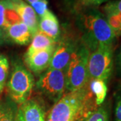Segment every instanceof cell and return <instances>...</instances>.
<instances>
[{
  "label": "cell",
  "instance_id": "6da1fadb",
  "mask_svg": "<svg viewBox=\"0 0 121 121\" xmlns=\"http://www.w3.org/2000/svg\"><path fill=\"white\" fill-rule=\"evenodd\" d=\"M94 95L89 82L82 89L69 91L55 103L48 113L46 121H75L85 118L94 110Z\"/></svg>",
  "mask_w": 121,
  "mask_h": 121
},
{
  "label": "cell",
  "instance_id": "7a4b0ae2",
  "mask_svg": "<svg viewBox=\"0 0 121 121\" xmlns=\"http://www.w3.org/2000/svg\"><path fill=\"white\" fill-rule=\"evenodd\" d=\"M77 22L90 50L99 45L112 46L117 37L104 13L95 8H82L77 16Z\"/></svg>",
  "mask_w": 121,
  "mask_h": 121
},
{
  "label": "cell",
  "instance_id": "3957f363",
  "mask_svg": "<svg viewBox=\"0 0 121 121\" xmlns=\"http://www.w3.org/2000/svg\"><path fill=\"white\" fill-rule=\"evenodd\" d=\"M90 50L85 44L76 48L65 71L66 90L73 91L82 89L90 81L87 62Z\"/></svg>",
  "mask_w": 121,
  "mask_h": 121
},
{
  "label": "cell",
  "instance_id": "277c9868",
  "mask_svg": "<svg viewBox=\"0 0 121 121\" xmlns=\"http://www.w3.org/2000/svg\"><path fill=\"white\" fill-rule=\"evenodd\" d=\"M34 87V78L20 60L13 63L11 74L7 83L8 95L17 105L30 99Z\"/></svg>",
  "mask_w": 121,
  "mask_h": 121
},
{
  "label": "cell",
  "instance_id": "5b68a950",
  "mask_svg": "<svg viewBox=\"0 0 121 121\" xmlns=\"http://www.w3.org/2000/svg\"><path fill=\"white\" fill-rule=\"evenodd\" d=\"M112 47L99 45L90 52L87 62L89 79H101L107 82L113 71Z\"/></svg>",
  "mask_w": 121,
  "mask_h": 121
},
{
  "label": "cell",
  "instance_id": "8992f818",
  "mask_svg": "<svg viewBox=\"0 0 121 121\" xmlns=\"http://www.w3.org/2000/svg\"><path fill=\"white\" fill-rule=\"evenodd\" d=\"M36 87L43 95L56 103L65 94V72L61 70L48 68L40 75L36 83Z\"/></svg>",
  "mask_w": 121,
  "mask_h": 121
},
{
  "label": "cell",
  "instance_id": "52a82bcc",
  "mask_svg": "<svg viewBox=\"0 0 121 121\" xmlns=\"http://www.w3.org/2000/svg\"><path fill=\"white\" fill-rule=\"evenodd\" d=\"M8 1L20 20L28 27L33 36L39 30V19L34 9L24 0H8Z\"/></svg>",
  "mask_w": 121,
  "mask_h": 121
},
{
  "label": "cell",
  "instance_id": "ba28073f",
  "mask_svg": "<svg viewBox=\"0 0 121 121\" xmlns=\"http://www.w3.org/2000/svg\"><path fill=\"white\" fill-rule=\"evenodd\" d=\"M76 48L73 43L68 41L56 44L48 68L65 72Z\"/></svg>",
  "mask_w": 121,
  "mask_h": 121
},
{
  "label": "cell",
  "instance_id": "9c48e42d",
  "mask_svg": "<svg viewBox=\"0 0 121 121\" xmlns=\"http://www.w3.org/2000/svg\"><path fill=\"white\" fill-rule=\"evenodd\" d=\"M55 47L34 52L28 56H24V62L27 67L35 74L43 73L48 68Z\"/></svg>",
  "mask_w": 121,
  "mask_h": 121
},
{
  "label": "cell",
  "instance_id": "30bf717a",
  "mask_svg": "<svg viewBox=\"0 0 121 121\" xmlns=\"http://www.w3.org/2000/svg\"><path fill=\"white\" fill-rule=\"evenodd\" d=\"M102 11L117 36H121V0H111L106 3Z\"/></svg>",
  "mask_w": 121,
  "mask_h": 121
},
{
  "label": "cell",
  "instance_id": "8fae6325",
  "mask_svg": "<svg viewBox=\"0 0 121 121\" xmlns=\"http://www.w3.org/2000/svg\"><path fill=\"white\" fill-rule=\"evenodd\" d=\"M7 39L19 45H27L30 43L32 35L28 27L22 22H16L10 25L5 31Z\"/></svg>",
  "mask_w": 121,
  "mask_h": 121
},
{
  "label": "cell",
  "instance_id": "7c38bea8",
  "mask_svg": "<svg viewBox=\"0 0 121 121\" xmlns=\"http://www.w3.org/2000/svg\"><path fill=\"white\" fill-rule=\"evenodd\" d=\"M39 27L40 32L57 42L60 35L59 22L56 16L49 9L39 18Z\"/></svg>",
  "mask_w": 121,
  "mask_h": 121
},
{
  "label": "cell",
  "instance_id": "4fadbf2b",
  "mask_svg": "<svg viewBox=\"0 0 121 121\" xmlns=\"http://www.w3.org/2000/svg\"><path fill=\"white\" fill-rule=\"evenodd\" d=\"M20 107L25 121H46L43 106L36 99H28Z\"/></svg>",
  "mask_w": 121,
  "mask_h": 121
},
{
  "label": "cell",
  "instance_id": "5bb4252c",
  "mask_svg": "<svg viewBox=\"0 0 121 121\" xmlns=\"http://www.w3.org/2000/svg\"><path fill=\"white\" fill-rule=\"evenodd\" d=\"M57 42L39 30L33 36L30 44L26 51L24 56L32 55V53L48 48L55 47Z\"/></svg>",
  "mask_w": 121,
  "mask_h": 121
},
{
  "label": "cell",
  "instance_id": "9a60e30c",
  "mask_svg": "<svg viewBox=\"0 0 121 121\" xmlns=\"http://www.w3.org/2000/svg\"><path fill=\"white\" fill-rule=\"evenodd\" d=\"M18 106L8 95L0 99V121H16Z\"/></svg>",
  "mask_w": 121,
  "mask_h": 121
},
{
  "label": "cell",
  "instance_id": "2e32d148",
  "mask_svg": "<svg viewBox=\"0 0 121 121\" xmlns=\"http://www.w3.org/2000/svg\"><path fill=\"white\" fill-rule=\"evenodd\" d=\"M89 87L95 98V104L100 106L104 103L107 94L106 82L101 79H90L89 81Z\"/></svg>",
  "mask_w": 121,
  "mask_h": 121
},
{
  "label": "cell",
  "instance_id": "e0dca14e",
  "mask_svg": "<svg viewBox=\"0 0 121 121\" xmlns=\"http://www.w3.org/2000/svg\"><path fill=\"white\" fill-rule=\"evenodd\" d=\"M83 121H110L108 110L104 106H100L88 114Z\"/></svg>",
  "mask_w": 121,
  "mask_h": 121
},
{
  "label": "cell",
  "instance_id": "ac0fdd59",
  "mask_svg": "<svg viewBox=\"0 0 121 121\" xmlns=\"http://www.w3.org/2000/svg\"><path fill=\"white\" fill-rule=\"evenodd\" d=\"M8 4L7 0H0V31L5 35V31L9 25L7 20Z\"/></svg>",
  "mask_w": 121,
  "mask_h": 121
},
{
  "label": "cell",
  "instance_id": "d6986e66",
  "mask_svg": "<svg viewBox=\"0 0 121 121\" xmlns=\"http://www.w3.org/2000/svg\"><path fill=\"white\" fill-rule=\"evenodd\" d=\"M9 71V63L6 56L0 54V85L5 86Z\"/></svg>",
  "mask_w": 121,
  "mask_h": 121
},
{
  "label": "cell",
  "instance_id": "ffe728a7",
  "mask_svg": "<svg viewBox=\"0 0 121 121\" xmlns=\"http://www.w3.org/2000/svg\"><path fill=\"white\" fill-rule=\"evenodd\" d=\"M111 0H77L78 5L82 8H95Z\"/></svg>",
  "mask_w": 121,
  "mask_h": 121
},
{
  "label": "cell",
  "instance_id": "44dd1931",
  "mask_svg": "<svg viewBox=\"0 0 121 121\" xmlns=\"http://www.w3.org/2000/svg\"><path fill=\"white\" fill-rule=\"evenodd\" d=\"M114 119V121H121V90L117 93L115 97Z\"/></svg>",
  "mask_w": 121,
  "mask_h": 121
},
{
  "label": "cell",
  "instance_id": "7402d4cb",
  "mask_svg": "<svg viewBox=\"0 0 121 121\" xmlns=\"http://www.w3.org/2000/svg\"><path fill=\"white\" fill-rule=\"evenodd\" d=\"M16 121H25L24 118V115H23V112H22V110L20 107H18V110H17V117H16Z\"/></svg>",
  "mask_w": 121,
  "mask_h": 121
},
{
  "label": "cell",
  "instance_id": "603a6c76",
  "mask_svg": "<svg viewBox=\"0 0 121 121\" xmlns=\"http://www.w3.org/2000/svg\"><path fill=\"white\" fill-rule=\"evenodd\" d=\"M6 36L4 33H3L2 32L0 31V44H3L5 43L6 41Z\"/></svg>",
  "mask_w": 121,
  "mask_h": 121
},
{
  "label": "cell",
  "instance_id": "cb8c5ba5",
  "mask_svg": "<svg viewBox=\"0 0 121 121\" xmlns=\"http://www.w3.org/2000/svg\"><path fill=\"white\" fill-rule=\"evenodd\" d=\"M117 64H118V67L120 69V71H121V48L117 55Z\"/></svg>",
  "mask_w": 121,
  "mask_h": 121
},
{
  "label": "cell",
  "instance_id": "d4e9b609",
  "mask_svg": "<svg viewBox=\"0 0 121 121\" xmlns=\"http://www.w3.org/2000/svg\"><path fill=\"white\" fill-rule=\"evenodd\" d=\"M24 1L26 2L27 4H28L30 5H32L35 3L40 2V1H47V0H24Z\"/></svg>",
  "mask_w": 121,
  "mask_h": 121
},
{
  "label": "cell",
  "instance_id": "484cf974",
  "mask_svg": "<svg viewBox=\"0 0 121 121\" xmlns=\"http://www.w3.org/2000/svg\"><path fill=\"white\" fill-rule=\"evenodd\" d=\"M4 87L2 86H1V85H0V94H1V92L3 91Z\"/></svg>",
  "mask_w": 121,
  "mask_h": 121
},
{
  "label": "cell",
  "instance_id": "4316f807",
  "mask_svg": "<svg viewBox=\"0 0 121 121\" xmlns=\"http://www.w3.org/2000/svg\"><path fill=\"white\" fill-rule=\"evenodd\" d=\"M84 120V118H81V119H79V120H76V121H83Z\"/></svg>",
  "mask_w": 121,
  "mask_h": 121
}]
</instances>
